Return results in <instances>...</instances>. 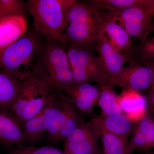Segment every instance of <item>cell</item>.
Listing matches in <instances>:
<instances>
[{"mask_svg":"<svg viewBox=\"0 0 154 154\" xmlns=\"http://www.w3.org/2000/svg\"><path fill=\"white\" fill-rule=\"evenodd\" d=\"M107 19L105 11L89 2L75 1L67 14L64 44L95 49L99 38L104 35L102 28Z\"/></svg>","mask_w":154,"mask_h":154,"instance_id":"cell-1","label":"cell"},{"mask_svg":"<svg viewBox=\"0 0 154 154\" xmlns=\"http://www.w3.org/2000/svg\"><path fill=\"white\" fill-rule=\"evenodd\" d=\"M45 38L35 29L25 33L0 53V69L21 82L36 74Z\"/></svg>","mask_w":154,"mask_h":154,"instance_id":"cell-2","label":"cell"},{"mask_svg":"<svg viewBox=\"0 0 154 154\" xmlns=\"http://www.w3.org/2000/svg\"><path fill=\"white\" fill-rule=\"evenodd\" d=\"M75 0H29L27 9L34 29L48 40L64 44L68 11Z\"/></svg>","mask_w":154,"mask_h":154,"instance_id":"cell-3","label":"cell"},{"mask_svg":"<svg viewBox=\"0 0 154 154\" xmlns=\"http://www.w3.org/2000/svg\"><path fill=\"white\" fill-rule=\"evenodd\" d=\"M60 91L41 77L33 75L21 82L11 114L19 122L24 123L41 111Z\"/></svg>","mask_w":154,"mask_h":154,"instance_id":"cell-4","label":"cell"},{"mask_svg":"<svg viewBox=\"0 0 154 154\" xmlns=\"http://www.w3.org/2000/svg\"><path fill=\"white\" fill-rule=\"evenodd\" d=\"M60 91L63 86L74 85L65 45L45 38L36 74Z\"/></svg>","mask_w":154,"mask_h":154,"instance_id":"cell-5","label":"cell"},{"mask_svg":"<svg viewBox=\"0 0 154 154\" xmlns=\"http://www.w3.org/2000/svg\"><path fill=\"white\" fill-rule=\"evenodd\" d=\"M66 49L75 85L91 82H96L99 86L111 85L110 79L94 50L75 45L67 46Z\"/></svg>","mask_w":154,"mask_h":154,"instance_id":"cell-6","label":"cell"},{"mask_svg":"<svg viewBox=\"0 0 154 154\" xmlns=\"http://www.w3.org/2000/svg\"><path fill=\"white\" fill-rule=\"evenodd\" d=\"M107 17L119 23L132 40L142 42L154 30V19L142 6L115 12H106Z\"/></svg>","mask_w":154,"mask_h":154,"instance_id":"cell-7","label":"cell"},{"mask_svg":"<svg viewBox=\"0 0 154 154\" xmlns=\"http://www.w3.org/2000/svg\"><path fill=\"white\" fill-rule=\"evenodd\" d=\"M154 76V67L131 61L111 79L110 84L140 93L150 89Z\"/></svg>","mask_w":154,"mask_h":154,"instance_id":"cell-8","label":"cell"},{"mask_svg":"<svg viewBox=\"0 0 154 154\" xmlns=\"http://www.w3.org/2000/svg\"><path fill=\"white\" fill-rule=\"evenodd\" d=\"M62 93L61 91L45 107L22 125L25 143H33L40 140L47 133L59 109Z\"/></svg>","mask_w":154,"mask_h":154,"instance_id":"cell-9","label":"cell"},{"mask_svg":"<svg viewBox=\"0 0 154 154\" xmlns=\"http://www.w3.org/2000/svg\"><path fill=\"white\" fill-rule=\"evenodd\" d=\"M89 122L97 138L100 134L106 132L127 141L130 135L133 132L137 123L131 121L123 113L95 116Z\"/></svg>","mask_w":154,"mask_h":154,"instance_id":"cell-10","label":"cell"},{"mask_svg":"<svg viewBox=\"0 0 154 154\" xmlns=\"http://www.w3.org/2000/svg\"><path fill=\"white\" fill-rule=\"evenodd\" d=\"M60 91L70 99L79 110L84 113H90L98 102L101 88L99 85H94L86 83L63 86Z\"/></svg>","mask_w":154,"mask_h":154,"instance_id":"cell-11","label":"cell"},{"mask_svg":"<svg viewBox=\"0 0 154 154\" xmlns=\"http://www.w3.org/2000/svg\"><path fill=\"white\" fill-rule=\"evenodd\" d=\"M95 50L110 82L111 79L124 67V64L127 62L126 57L111 44L104 34L99 38Z\"/></svg>","mask_w":154,"mask_h":154,"instance_id":"cell-12","label":"cell"},{"mask_svg":"<svg viewBox=\"0 0 154 154\" xmlns=\"http://www.w3.org/2000/svg\"><path fill=\"white\" fill-rule=\"evenodd\" d=\"M129 142L128 143V152L135 151H148L153 147L154 119L148 112L137 122Z\"/></svg>","mask_w":154,"mask_h":154,"instance_id":"cell-13","label":"cell"},{"mask_svg":"<svg viewBox=\"0 0 154 154\" xmlns=\"http://www.w3.org/2000/svg\"><path fill=\"white\" fill-rule=\"evenodd\" d=\"M27 22L24 15L0 19V53L26 33Z\"/></svg>","mask_w":154,"mask_h":154,"instance_id":"cell-14","label":"cell"},{"mask_svg":"<svg viewBox=\"0 0 154 154\" xmlns=\"http://www.w3.org/2000/svg\"><path fill=\"white\" fill-rule=\"evenodd\" d=\"M119 103L122 113L134 122L140 120L147 112L146 99L136 91L123 89L119 95Z\"/></svg>","mask_w":154,"mask_h":154,"instance_id":"cell-15","label":"cell"},{"mask_svg":"<svg viewBox=\"0 0 154 154\" xmlns=\"http://www.w3.org/2000/svg\"><path fill=\"white\" fill-rule=\"evenodd\" d=\"M0 142L12 147L25 143L22 127L11 113L0 110Z\"/></svg>","mask_w":154,"mask_h":154,"instance_id":"cell-16","label":"cell"},{"mask_svg":"<svg viewBox=\"0 0 154 154\" xmlns=\"http://www.w3.org/2000/svg\"><path fill=\"white\" fill-rule=\"evenodd\" d=\"M102 29L104 35L113 46L124 54L127 60L134 45L126 30L118 22L107 17Z\"/></svg>","mask_w":154,"mask_h":154,"instance_id":"cell-17","label":"cell"},{"mask_svg":"<svg viewBox=\"0 0 154 154\" xmlns=\"http://www.w3.org/2000/svg\"><path fill=\"white\" fill-rule=\"evenodd\" d=\"M21 83L13 75L0 69V110L11 113V108L19 94Z\"/></svg>","mask_w":154,"mask_h":154,"instance_id":"cell-18","label":"cell"},{"mask_svg":"<svg viewBox=\"0 0 154 154\" xmlns=\"http://www.w3.org/2000/svg\"><path fill=\"white\" fill-rule=\"evenodd\" d=\"M101 93L98 104L101 110V115H114L122 113L117 95L111 85L100 86Z\"/></svg>","mask_w":154,"mask_h":154,"instance_id":"cell-19","label":"cell"},{"mask_svg":"<svg viewBox=\"0 0 154 154\" xmlns=\"http://www.w3.org/2000/svg\"><path fill=\"white\" fill-rule=\"evenodd\" d=\"M131 61L154 68V36L134 45L127 58V62Z\"/></svg>","mask_w":154,"mask_h":154,"instance_id":"cell-20","label":"cell"},{"mask_svg":"<svg viewBox=\"0 0 154 154\" xmlns=\"http://www.w3.org/2000/svg\"><path fill=\"white\" fill-rule=\"evenodd\" d=\"M74 105L70 99L62 93L59 109L47 131L50 140L53 141L67 119L75 109Z\"/></svg>","mask_w":154,"mask_h":154,"instance_id":"cell-21","label":"cell"},{"mask_svg":"<svg viewBox=\"0 0 154 154\" xmlns=\"http://www.w3.org/2000/svg\"><path fill=\"white\" fill-rule=\"evenodd\" d=\"M103 147V154H128L127 141L108 133H102L98 136Z\"/></svg>","mask_w":154,"mask_h":154,"instance_id":"cell-22","label":"cell"},{"mask_svg":"<svg viewBox=\"0 0 154 154\" xmlns=\"http://www.w3.org/2000/svg\"><path fill=\"white\" fill-rule=\"evenodd\" d=\"M97 137L77 141H64V151L74 154H88L102 152L99 147Z\"/></svg>","mask_w":154,"mask_h":154,"instance_id":"cell-23","label":"cell"},{"mask_svg":"<svg viewBox=\"0 0 154 154\" xmlns=\"http://www.w3.org/2000/svg\"><path fill=\"white\" fill-rule=\"evenodd\" d=\"M89 3L105 12H115L137 6H142L143 0H93Z\"/></svg>","mask_w":154,"mask_h":154,"instance_id":"cell-24","label":"cell"},{"mask_svg":"<svg viewBox=\"0 0 154 154\" xmlns=\"http://www.w3.org/2000/svg\"><path fill=\"white\" fill-rule=\"evenodd\" d=\"M27 9V4L22 0H0V15L2 19L15 15L25 16Z\"/></svg>","mask_w":154,"mask_h":154,"instance_id":"cell-25","label":"cell"},{"mask_svg":"<svg viewBox=\"0 0 154 154\" xmlns=\"http://www.w3.org/2000/svg\"><path fill=\"white\" fill-rule=\"evenodd\" d=\"M84 121L82 115L75 109L67 119L53 142L64 141L69 134Z\"/></svg>","mask_w":154,"mask_h":154,"instance_id":"cell-26","label":"cell"},{"mask_svg":"<svg viewBox=\"0 0 154 154\" xmlns=\"http://www.w3.org/2000/svg\"><path fill=\"white\" fill-rule=\"evenodd\" d=\"M9 154H65V153L51 147H36L21 144L11 149Z\"/></svg>","mask_w":154,"mask_h":154,"instance_id":"cell-27","label":"cell"},{"mask_svg":"<svg viewBox=\"0 0 154 154\" xmlns=\"http://www.w3.org/2000/svg\"><path fill=\"white\" fill-rule=\"evenodd\" d=\"M95 136H96L90 122L85 121L73 130L64 141H77Z\"/></svg>","mask_w":154,"mask_h":154,"instance_id":"cell-28","label":"cell"},{"mask_svg":"<svg viewBox=\"0 0 154 154\" xmlns=\"http://www.w3.org/2000/svg\"><path fill=\"white\" fill-rule=\"evenodd\" d=\"M142 6L154 19V0H143Z\"/></svg>","mask_w":154,"mask_h":154,"instance_id":"cell-29","label":"cell"},{"mask_svg":"<svg viewBox=\"0 0 154 154\" xmlns=\"http://www.w3.org/2000/svg\"><path fill=\"white\" fill-rule=\"evenodd\" d=\"M146 100L150 109L154 112V91H149Z\"/></svg>","mask_w":154,"mask_h":154,"instance_id":"cell-30","label":"cell"},{"mask_svg":"<svg viewBox=\"0 0 154 154\" xmlns=\"http://www.w3.org/2000/svg\"><path fill=\"white\" fill-rule=\"evenodd\" d=\"M149 91H154V76L152 82L151 86L150 88Z\"/></svg>","mask_w":154,"mask_h":154,"instance_id":"cell-31","label":"cell"},{"mask_svg":"<svg viewBox=\"0 0 154 154\" xmlns=\"http://www.w3.org/2000/svg\"><path fill=\"white\" fill-rule=\"evenodd\" d=\"M64 152L65 153V154H74L72 153H69L66 152ZM88 154H103V152H94V153H92Z\"/></svg>","mask_w":154,"mask_h":154,"instance_id":"cell-32","label":"cell"},{"mask_svg":"<svg viewBox=\"0 0 154 154\" xmlns=\"http://www.w3.org/2000/svg\"><path fill=\"white\" fill-rule=\"evenodd\" d=\"M153 118L154 119V116H153ZM153 147L154 148V145H153Z\"/></svg>","mask_w":154,"mask_h":154,"instance_id":"cell-33","label":"cell"},{"mask_svg":"<svg viewBox=\"0 0 154 154\" xmlns=\"http://www.w3.org/2000/svg\"><path fill=\"white\" fill-rule=\"evenodd\" d=\"M152 154H154V152H153L152 153Z\"/></svg>","mask_w":154,"mask_h":154,"instance_id":"cell-34","label":"cell"}]
</instances>
